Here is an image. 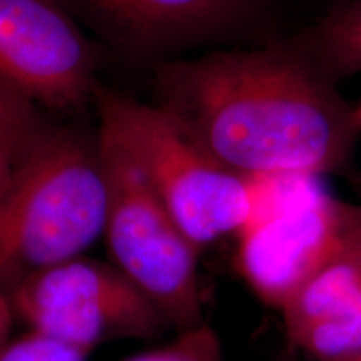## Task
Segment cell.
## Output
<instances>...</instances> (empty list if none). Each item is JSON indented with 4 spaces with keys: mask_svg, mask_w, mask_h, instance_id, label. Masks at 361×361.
<instances>
[{
    "mask_svg": "<svg viewBox=\"0 0 361 361\" xmlns=\"http://www.w3.org/2000/svg\"><path fill=\"white\" fill-rule=\"evenodd\" d=\"M166 111L238 173L319 178L348 168L360 130L336 84L290 51H229L171 64Z\"/></svg>",
    "mask_w": 361,
    "mask_h": 361,
    "instance_id": "6da1fadb",
    "label": "cell"
},
{
    "mask_svg": "<svg viewBox=\"0 0 361 361\" xmlns=\"http://www.w3.org/2000/svg\"><path fill=\"white\" fill-rule=\"evenodd\" d=\"M99 144L71 129L35 130L0 189V291L84 256L106 224Z\"/></svg>",
    "mask_w": 361,
    "mask_h": 361,
    "instance_id": "7a4b0ae2",
    "label": "cell"
},
{
    "mask_svg": "<svg viewBox=\"0 0 361 361\" xmlns=\"http://www.w3.org/2000/svg\"><path fill=\"white\" fill-rule=\"evenodd\" d=\"M101 126L129 149L157 196L202 251L243 228L250 211L247 176L211 154L164 109L99 92Z\"/></svg>",
    "mask_w": 361,
    "mask_h": 361,
    "instance_id": "3957f363",
    "label": "cell"
},
{
    "mask_svg": "<svg viewBox=\"0 0 361 361\" xmlns=\"http://www.w3.org/2000/svg\"><path fill=\"white\" fill-rule=\"evenodd\" d=\"M97 144L107 188L102 238L111 261L161 310L171 331L200 326L201 250L176 223L129 149L102 126Z\"/></svg>",
    "mask_w": 361,
    "mask_h": 361,
    "instance_id": "277c9868",
    "label": "cell"
},
{
    "mask_svg": "<svg viewBox=\"0 0 361 361\" xmlns=\"http://www.w3.org/2000/svg\"><path fill=\"white\" fill-rule=\"evenodd\" d=\"M30 331L92 353L119 340L171 331L161 310L112 261L79 256L29 278L8 296Z\"/></svg>",
    "mask_w": 361,
    "mask_h": 361,
    "instance_id": "5b68a950",
    "label": "cell"
},
{
    "mask_svg": "<svg viewBox=\"0 0 361 361\" xmlns=\"http://www.w3.org/2000/svg\"><path fill=\"white\" fill-rule=\"evenodd\" d=\"M236 239L239 274L264 305L281 311L319 271L361 251V204L314 186L276 218Z\"/></svg>",
    "mask_w": 361,
    "mask_h": 361,
    "instance_id": "8992f818",
    "label": "cell"
},
{
    "mask_svg": "<svg viewBox=\"0 0 361 361\" xmlns=\"http://www.w3.org/2000/svg\"><path fill=\"white\" fill-rule=\"evenodd\" d=\"M94 52L56 0H0V82L57 111L94 90Z\"/></svg>",
    "mask_w": 361,
    "mask_h": 361,
    "instance_id": "52a82bcc",
    "label": "cell"
},
{
    "mask_svg": "<svg viewBox=\"0 0 361 361\" xmlns=\"http://www.w3.org/2000/svg\"><path fill=\"white\" fill-rule=\"evenodd\" d=\"M279 313L290 346L316 361L361 351V251L319 271Z\"/></svg>",
    "mask_w": 361,
    "mask_h": 361,
    "instance_id": "ba28073f",
    "label": "cell"
},
{
    "mask_svg": "<svg viewBox=\"0 0 361 361\" xmlns=\"http://www.w3.org/2000/svg\"><path fill=\"white\" fill-rule=\"evenodd\" d=\"M130 37L162 40L197 37L236 25L252 0H78Z\"/></svg>",
    "mask_w": 361,
    "mask_h": 361,
    "instance_id": "9c48e42d",
    "label": "cell"
},
{
    "mask_svg": "<svg viewBox=\"0 0 361 361\" xmlns=\"http://www.w3.org/2000/svg\"><path fill=\"white\" fill-rule=\"evenodd\" d=\"M293 49L333 84L361 74V0L338 4Z\"/></svg>",
    "mask_w": 361,
    "mask_h": 361,
    "instance_id": "30bf717a",
    "label": "cell"
},
{
    "mask_svg": "<svg viewBox=\"0 0 361 361\" xmlns=\"http://www.w3.org/2000/svg\"><path fill=\"white\" fill-rule=\"evenodd\" d=\"M174 335L166 345L119 361H226L219 335L207 322Z\"/></svg>",
    "mask_w": 361,
    "mask_h": 361,
    "instance_id": "8fae6325",
    "label": "cell"
},
{
    "mask_svg": "<svg viewBox=\"0 0 361 361\" xmlns=\"http://www.w3.org/2000/svg\"><path fill=\"white\" fill-rule=\"evenodd\" d=\"M89 353L40 333L12 338L0 351V361H87Z\"/></svg>",
    "mask_w": 361,
    "mask_h": 361,
    "instance_id": "7c38bea8",
    "label": "cell"
},
{
    "mask_svg": "<svg viewBox=\"0 0 361 361\" xmlns=\"http://www.w3.org/2000/svg\"><path fill=\"white\" fill-rule=\"evenodd\" d=\"M37 129L32 102L0 82V144L24 141Z\"/></svg>",
    "mask_w": 361,
    "mask_h": 361,
    "instance_id": "4fadbf2b",
    "label": "cell"
},
{
    "mask_svg": "<svg viewBox=\"0 0 361 361\" xmlns=\"http://www.w3.org/2000/svg\"><path fill=\"white\" fill-rule=\"evenodd\" d=\"M32 135H30V137H32ZM30 137L24 139V141L0 144V189H2L4 184H6L8 174H11L13 164H16L17 156H19L22 147L25 146V142L29 141Z\"/></svg>",
    "mask_w": 361,
    "mask_h": 361,
    "instance_id": "5bb4252c",
    "label": "cell"
},
{
    "mask_svg": "<svg viewBox=\"0 0 361 361\" xmlns=\"http://www.w3.org/2000/svg\"><path fill=\"white\" fill-rule=\"evenodd\" d=\"M12 303L4 291H0V351L12 340V326L16 322Z\"/></svg>",
    "mask_w": 361,
    "mask_h": 361,
    "instance_id": "9a60e30c",
    "label": "cell"
},
{
    "mask_svg": "<svg viewBox=\"0 0 361 361\" xmlns=\"http://www.w3.org/2000/svg\"><path fill=\"white\" fill-rule=\"evenodd\" d=\"M276 361H301L300 351L293 348V346H288L286 350H283L281 353H279Z\"/></svg>",
    "mask_w": 361,
    "mask_h": 361,
    "instance_id": "2e32d148",
    "label": "cell"
},
{
    "mask_svg": "<svg viewBox=\"0 0 361 361\" xmlns=\"http://www.w3.org/2000/svg\"><path fill=\"white\" fill-rule=\"evenodd\" d=\"M353 119H355L356 128H358L361 134V101L356 104V106H353Z\"/></svg>",
    "mask_w": 361,
    "mask_h": 361,
    "instance_id": "e0dca14e",
    "label": "cell"
},
{
    "mask_svg": "<svg viewBox=\"0 0 361 361\" xmlns=\"http://www.w3.org/2000/svg\"><path fill=\"white\" fill-rule=\"evenodd\" d=\"M341 361H361V351H358L356 355L350 356V358H346V360H341Z\"/></svg>",
    "mask_w": 361,
    "mask_h": 361,
    "instance_id": "ac0fdd59",
    "label": "cell"
}]
</instances>
